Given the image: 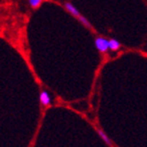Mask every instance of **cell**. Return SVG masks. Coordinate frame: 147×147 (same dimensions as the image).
I'll return each mask as SVG.
<instances>
[{
    "instance_id": "277c9868",
    "label": "cell",
    "mask_w": 147,
    "mask_h": 147,
    "mask_svg": "<svg viewBox=\"0 0 147 147\" xmlns=\"http://www.w3.org/2000/svg\"><path fill=\"white\" fill-rule=\"evenodd\" d=\"M108 45H109V49L113 51H117L121 48V43L115 39L108 40Z\"/></svg>"
},
{
    "instance_id": "8992f818",
    "label": "cell",
    "mask_w": 147,
    "mask_h": 147,
    "mask_svg": "<svg viewBox=\"0 0 147 147\" xmlns=\"http://www.w3.org/2000/svg\"><path fill=\"white\" fill-rule=\"evenodd\" d=\"M42 1L43 0H28V2H29V4H30V6L32 8H38L41 5Z\"/></svg>"
},
{
    "instance_id": "6da1fadb",
    "label": "cell",
    "mask_w": 147,
    "mask_h": 147,
    "mask_svg": "<svg viewBox=\"0 0 147 147\" xmlns=\"http://www.w3.org/2000/svg\"><path fill=\"white\" fill-rule=\"evenodd\" d=\"M95 47L100 51L101 53H105L109 49L108 40H106L103 37H97L95 39Z\"/></svg>"
},
{
    "instance_id": "7a4b0ae2",
    "label": "cell",
    "mask_w": 147,
    "mask_h": 147,
    "mask_svg": "<svg viewBox=\"0 0 147 147\" xmlns=\"http://www.w3.org/2000/svg\"><path fill=\"white\" fill-rule=\"evenodd\" d=\"M64 8L67 9V11H69L71 16H75V18H77L78 20L81 18V16H82V14H81L80 11L78 10V8H77L75 5L71 4V2H65V3H64Z\"/></svg>"
},
{
    "instance_id": "5b68a950",
    "label": "cell",
    "mask_w": 147,
    "mask_h": 147,
    "mask_svg": "<svg viewBox=\"0 0 147 147\" xmlns=\"http://www.w3.org/2000/svg\"><path fill=\"white\" fill-rule=\"evenodd\" d=\"M40 100H41V103L43 105H48L50 104V96L48 95V93L46 91H43L40 94Z\"/></svg>"
},
{
    "instance_id": "3957f363",
    "label": "cell",
    "mask_w": 147,
    "mask_h": 147,
    "mask_svg": "<svg viewBox=\"0 0 147 147\" xmlns=\"http://www.w3.org/2000/svg\"><path fill=\"white\" fill-rule=\"evenodd\" d=\"M96 131H97V133L99 134V136H100V137H101V139H102V140H103L104 142H105L106 144L108 145V146H109V147L113 146V142H111V140H110V139H109V137H108V136L106 135V134L104 133V132L102 131L101 129L96 128Z\"/></svg>"
}]
</instances>
